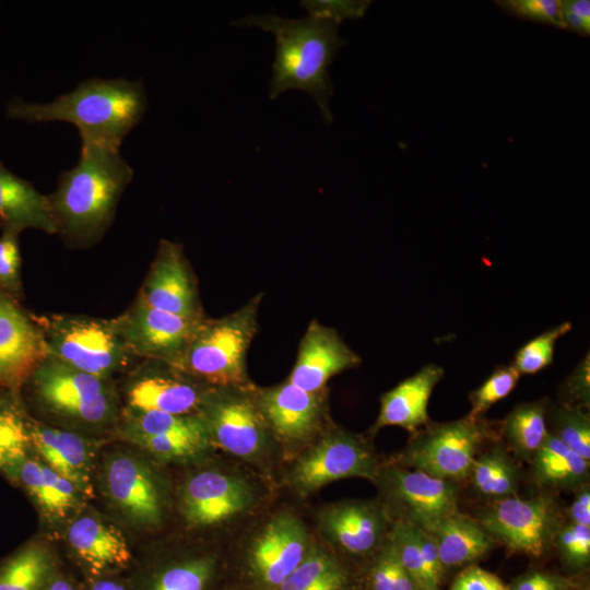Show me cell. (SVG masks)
Returning a JSON list of instances; mask_svg holds the SVG:
<instances>
[{"mask_svg":"<svg viewBox=\"0 0 590 590\" xmlns=\"http://www.w3.org/2000/svg\"><path fill=\"white\" fill-rule=\"evenodd\" d=\"M146 109L148 97L141 81L93 78L49 103L14 98L7 104L5 114L10 119L32 123L70 122L78 128L81 144L119 149Z\"/></svg>","mask_w":590,"mask_h":590,"instance_id":"obj_1","label":"cell"},{"mask_svg":"<svg viewBox=\"0 0 590 590\" xmlns=\"http://www.w3.org/2000/svg\"><path fill=\"white\" fill-rule=\"evenodd\" d=\"M240 27H259L275 36V58L269 85V98L290 90L307 93L317 104L326 125L333 117L329 101L333 94L329 68L346 42L339 25L311 16L284 19L275 14L247 15L232 22Z\"/></svg>","mask_w":590,"mask_h":590,"instance_id":"obj_2","label":"cell"},{"mask_svg":"<svg viewBox=\"0 0 590 590\" xmlns=\"http://www.w3.org/2000/svg\"><path fill=\"white\" fill-rule=\"evenodd\" d=\"M133 175L119 149L81 144L78 164L61 173L49 196L57 233L74 245L98 239L109 227Z\"/></svg>","mask_w":590,"mask_h":590,"instance_id":"obj_3","label":"cell"},{"mask_svg":"<svg viewBox=\"0 0 590 590\" xmlns=\"http://www.w3.org/2000/svg\"><path fill=\"white\" fill-rule=\"evenodd\" d=\"M262 298L258 293L228 315L204 317L174 367L211 388L250 386L247 353L258 330Z\"/></svg>","mask_w":590,"mask_h":590,"instance_id":"obj_4","label":"cell"},{"mask_svg":"<svg viewBox=\"0 0 590 590\" xmlns=\"http://www.w3.org/2000/svg\"><path fill=\"white\" fill-rule=\"evenodd\" d=\"M48 356L86 374L107 379L131 353L113 320L57 315L37 321Z\"/></svg>","mask_w":590,"mask_h":590,"instance_id":"obj_5","label":"cell"},{"mask_svg":"<svg viewBox=\"0 0 590 590\" xmlns=\"http://www.w3.org/2000/svg\"><path fill=\"white\" fill-rule=\"evenodd\" d=\"M34 391L49 411L84 425L111 420L115 402L107 379H103L50 356L32 374Z\"/></svg>","mask_w":590,"mask_h":590,"instance_id":"obj_6","label":"cell"},{"mask_svg":"<svg viewBox=\"0 0 590 590\" xmlns=\"http://www.w3.org/2000/svg\"><path fill=\"white\" fill-rule=\"evenodd\" d=\"M486 437L481 418L465 416L428 425L412 439L401 463L429 475L458 482L470 475L477 451Z\"/></svg>","mask_w":590,"mask_h":590,"instance_id":"obj_7","label":"cell"},{"mask_svg":"<svg viewBox=\"0 0 590 590\" xmlns=\"http://www.w3.org/2000/svg\"><path fill=\"white\" fill-rule=\"evenodd\" d=\"M252 385L209 388L200 406L211 445L240 458L263 451L272 436L256 403Z\"/></svg>","mask_w":590,"mask_h":590,"instance_id":"obj_8","label":"cell"},{"mask_svg":"<svg viewBox=\"0 0 590 590\" xmlns=\"http://www.w3.org/2000/svg\"><path fill=\"white\" fill-rule=\"evenodd\" d=\"M476 521L493 541L532 557L546 552L560 526L557 505L550 495L499 498Z\"/></svg>","mask_w":590,"mask_h":590,"instance_id":"obj_9","label":"cell"},{"mask_svg":"<svg viewBox=\"0 0 590 590\" xmlns=\"http://www.w3.org/2000/svg\"><path fill=\"white\" fill-rule=\"evenodd\" d=\"M378 472L374 453L361 438L339 428H328L297 460L291 482L297 491L307 494L349 477L376 481Z\"/></svg>","mask_w":590,"mask_h":590,"instance_id":"obj_10","label":"cell"},{"mask_svg":"<svg viewBox=\"0 0 590 590\" xmlns=\"http://www.w3.org/2000/svg\"><path fill=\"white\" fill-rule=\"evenodd\" d=\"M376 481L399 515L398 520L425 531L458 511L456 482L400 465L379 470Z\"/></svg>","mask_w":590,"mask_h":590,"instance_id":"obj_11","label":"cell"},{"mask_svg":"<svg viewBox=\"0 0 590 590\" xmlns=\"http://www.w3.org/2000/svg\"><path fill=\"white\" fill-rule=\"evenodd\" d=\"M204 317L174 315L153 308L138 298L114 322L131 355L176 366Z\"/></svg>","mask_w":590,"mask_h":590,"instance_id":"obj_12","label":"cell"},{"mask_svg":"<svg viewBox=\"0 0 590 590\" xmlns=\"http://www.w3.org/2000/svg\"><path fill=\"white\" fill-rule=\"evenodd\" d=\"M256 403L272 436L296 444L321 430L326 415L324 391L309 392L290 381L252 388Z\"/></svg>","mask_w":590,"mask_h":590,"instance_id":"obj_13","label":"cell"},{"mask_svg":"<svg viewBox=\"0 0 590 590\" xmlns=\"http://www.w3.org/2000/svg\"><path fill=\"white\" fill-rule=\"evenodd\" d=\"M146 305L187 318L204 317L197 280L178 243L162 239L138 297Z\"/></svg>","mask_w":590,"mask_h":590,"instance_id":"obj_14","label":"cell"},{"mask_svg":"<svg viewBox=\"0 0 590 590\" xmlns=\"http://www.w3.org/2000/svg\"><path fill=\"white\" fill-rule=\"evenodd\" d=\"M308 551V533L304 523L291 512H281L268 522L255 540L249 567L266 590H279Z\"/></svg>","mask_w":590,"mask_h":590,"instance_id":"obj_15","label":"cell"},{"mask_svg":"<svg viewBox=\"0 0 590 590\" xmlns=\"http://www.w3.org/2000/svg\"><path fill=\"white\" fill-rule=\"evenodd\" d=\"M209 388L167 363L148 361L128 388V404L143 411L199 414Z\"/></svg>","mask_w":590,"mask_h":590,"instance_id":"obj_16","label":"cell"},{"mask_svg":"<svg viewBox=\"0 0 590 590\" xmlns=\"http://www.w3.org/2000/svg\"><path fill=\"white\" fill-rule=\"evenodd\" d=\"M359 364V355L335 329L312 319L302 337L287 381L309 392H321L333 376Z\"/></svg>","mask_w":590,"mask_h":590,"instance_id":"obj_17","label":"cell"},{"mask_svg":"<svg viewBox=\"0 0 590 590\" xmlns=\"http://www.w3.org/2000/svg\"><path fill=\"white\" fill-rule=\"evenodd\" d=\"M252 500L251 486L244 479L204 471L186 483L181 508L190 524L208 527L239 515L250 507Z\"/></svg>","mask_w":590,"mask_h":590,"instance_id":"obj_18","label":"cell"},{"mask_svg":"<svg viewBox=\"0 0 590 590\" xmlns=\"http://www.w3.org/2000/svg\"><path fill=\"white\" fill-rule=\"evenodd\" d=\"M107 494L134 524L153 527L162 519V498L151 470L130 455H115L105 464Z\"/></svg>","mask_w":590,"mask_h":590,"instance_id":"obj_19","label":"cell"},{"mask_svg":"<svg viewBox=\"0 0 590 590\" xmlns=\"http://www.w3.org/2000/svg\"><path fill=\"white\" fill-rule=\"evenodd\" d=\"M47 356L37 321L0 291V379L15 386L31 377Z\"/></svg>","mask_w":590,"mask_h":590,"instance_id":"obj_20","label":"cell"},{"mask_svg":"<svg viewBox=\"0 0 590 590\" xmlns=\"http://www.w3.org/2000/svg\"><path fill=\"white\" fill-rule=\"evenodd\" d=\"M387 510L376 503L344 502L321 515V529L346 553L363 555L377 548L387 531Z\"/></svg>","mask_w":590,"mask_h":590,"instance_id":"obj_21","label":"cell"},{"mask_svg":"<svg viewBox=\"0 0 590 590\" xmlns=\"http://www.w3.org/2000/svg\"><path fill=\"white\" fill-rule=\"evenodd\" d=\"M444 374L441 366L427 364L385 392L380 398V409L371 433L387 426L417 433L421 427L427 426L429 399Z\"/></svg>","mask_w":590,"mask_h":590,"instance_id":"obj_22","label":"cell"},{"mask_svg":"<svg viewBox=\"0 0 590 590\" xmlns=\"http://www.w3.org/2000/svg\"><path fill=\"white\" fill-rule=\"evenodd\" d=\"M0 225L20 233L26 228L57 233L49 196L40 193L0 162Z\"/></svg>","mask_w":590,"mask_h":590,"instance_id":"obj_23","label":"cell"},{"mask_svg":"<svg viewBox=\"0 0 590 590\" xmlns=\"http://www.w3.org/2000/svg\"><path fill=\"white\" fill-rule=\"evenodd\" d=\"M32 446L46 465L69 480L81 494L93 495L88 445L74 433L42 425L28 426Z\"/></svg>","mask_w":590,"mask_h":590,"instance_id":"obj_24","label":"cell"},{"mask_svg":"<svg viewBox=\"0 0 590 590\" xmlns=\"http://www.w3.org/2000/svg\"><path fill=\"white\" fill-rule=\"evenodd\" d=\"M75 554L95 574L123 568L131 560L127 540L115 526L95 516H82L68 529Z\"/></svg>","mask_w":590,"mask_h":590,"instance_id":"obj_25","label":"cell"},{"mask_svg":"<svg viewBox=\"0 0 590 590\" xmlns=\"http://www.w3.org/2000/svg\"><path fill=\"white\" fill-rule=\"evenodd\" d=\"M387 538L417 589H439L446 570L427 531L397 520Z\"/></svg>","mask_w":590,"mask_h":590,"instance_id":"obj_26","label":"cell"},{"mask_svg":"<svg viewBox=\"0 0 590 590\" xmlns=\"http://www.w3.org/2000/svg\"><path fill=\"white\" fill-rule=\"evenodd\" d=\"M427 532L436 544L445 570L480 559L494 544L476 520L459 511L446 517Z\"/></svg>","mask_w":590,"mask_h":590,"instance_id":"obj_27","label":"cell"},{"mask_svg":"<svg viewBox=\"0 0 590 590\" xmlns=\"http://www.w3.org/2000/svg\"><path fill=\"white\" fill-rule=\"evenodd\" d=\"M531 461L532 477L543 487L579 488L586 485L589 477L590 461L550 432Z\"/></svg>","mask_w":590,"mask_h":590,"instance_id":"obj_28","label":"cell"},{"mask_svg":"<svg viewBox=\"0 0 590 590\" xmlns=\"http://www.w3.org/2000/svg\"><path fill=\"white\" fill-rule=\"evenodd\" d=\"M20 477L42 510L49 517L66 518L78 504V488L48 465L27 460L20 467Z\"/></svg>","mask_w":590,"mask_h":590,"instance_id":"obj_29","label":"cell"},{"mask_svg":"<svg viewBox=\"0 0 590 590\" xmlns=\"http://www.w3.org/2000/svg\"><path fill=\"white\" fill-rule=\"evenodd\" d=\"M547 402L539 400L515 406L502 424V434L509 448L521 459L531 460L545 440Z\"/></svg>","mask_w":590,"mask_h":590,"instance_id":"obj_30","label":"cell"},{"mask_svg":"<svg viewBox=\"0 0 590 590\" xmlns=\"http://www.w3.org/2000/svg\"><path fill=\"white\" fill-rule=\"evenodd\" d=\"M122 434L130 441L155 436H192L210 439L205 423L199 414L178 415L130 408L125 413Z\"/></svg>","mask_w":590,"mask_h":590,"instance_id":"obj_31","label":"cell"},{"mask_svg":"<svg viewBox=\"0 0 590 590\" xmlns=\"http://www.w3.org/2000/svg\"><path fill=\"white\" fill-rule=\"evenodd\" d=\"M52 568L48 550L37 543L28 544L0 566V590H40Z\"/></svg>","mask_w":590,"mask_h":590,"instance_id":"obj_32","label":"cell"},{"mask_svg":"<svg viewBox=\"0 0 590 590\" xmlns=\"http://www.w3.org/2000/svg\"><path fill=\"white\" fill-rule=\"evenodd\" d=\"M347 583L345 569L333 556L309 547L305 558L279 590H345Z\"/></svg>","mask_w":590,"mask_h":590,"instance_id":"obj_33","label":"cell"},{"mask_svg":"<svg viewBox=\"0 0 590 590\" xmlns=\"http://www.w3.org/2000/svg\"><path fill=\"white\" fill-rule=\"evenodd\" d=\"M469 476L474 488L485 496L505 498L517 489L518 470L500 446L476 456Z\"/></svg>","mask_w":590,"mask_h":590,"instance_id":"obj_34","label":"cell"},{"mask_svg":"<svg viewBox=\"0 0 590 590\" xmlns=\"http://www.w3.org/2000/svg\"><path fill=\"white\" fill-rule=\"evenodd\" d=\"M553 435L580 457L590 461V416L586 409L557 404L547 408Z\"/></svg>","mask_w":590,"mask_h":590,"instance_id":"obj_35","label":"cell"},{"mask_svg":"<svg viewBox=\"0 0 590 590\" xmlns=\"http://www.w3.org/2000/svg\"><path fill=\"white\" fill-rule=\"evenodd\" d=\"M565 321L523 344L515 354L511 366L521 375H534L550 366L554 361L557 341L571 330Z\"/></svg>","mask_w":590,"mask_h":590,"instance_id":"obj_36","label":"cell"},{"mask_svg":"<svg viewBox=\"0 0 590 590\" xmlns=\"http://www.w3.org/2000/svg\"><path fill=\"white\" fill-rule=\"evenodd\" d=\"M31 445L28 426L19 413L7 405H0V468L19 465Z\"/></svg>","mask_w":590,"mask_h":590,"instance_id":"obj_37","label":"cell"},{"mask_svg":"<svg viewBox=\"0 0 590 590\" xmlns=\"http://www.w3.org/2000/svg\"><path fill=\"white\" fill-rule=\"evenodd\" d=\"M369 590H416L392 544L386 539L368 571Z\"/></svg>","mask_w":590,"mask_h":590,"instance_id":"obj_38","label":"cell"},{"mask_svg":"<svg viewBox=\"0 0 590 590\" xmlns=\"http://www.w3.org/2000/svg\"><path fill=\"white\" fill-rule=\"evenodd\" d=\"M213 567L210 557L175 564L157 576L152 590H204Z\"/></svg>","mask_w":590,"mask_h":590,"instance_id":"obj_39","label":"cell"},{"mask_svg":"<svg viewBox=\"0 0 590 590\" xmlns=\"http://www.w3.org/2000/svg\"><path fill=\"white\" fill-rule=\"evenodd\" d=\"M519 378L520 375L511 365L496 367L479 388L471 391L468 416L481 418L495 403L510 394Z\"/></svg>","mask_w":590,"mask_h":590,"instance_id":"obj_40","label":"cell"},{"mask_svg":"<svg viewBox=\"0 0 590 590\" xmlns=\"http://www.w3.org/2000/svg\"><path fill=\"white\" fill-rule=\"evenodd\" d=\"M553 543L568 566L585 568L590 560V527L567 522L559 526Z\"/></svg>","mask_w":590,"mask_h":590,"instance_id":"obj_41","label":"cell"},{"mask_svg":"<svg viewBox=\"0 0 590 590\" xmlns=\"http://www.w3.org/2000/svg\"><path fill=\"white\" fill-rule=\"evenodd\" d=\"M371 1L365 0H305L303 8L311 17L326 20L340 25L345 20L359 19L365 15Z\"/></svg>","mask_w":590,"mask_h":590,"instance_id":"obj_42","label":"cell"},{"mask_svg":"<svg viewBox=\"0 0 590 590\" xmlns=\"http://www.w3.org/2000/svg\"><path fill=\"white\" fill-rule=\"evenodd\" d=\"M17 233L3 231L0 236V291L10 295L21 292V256Z\"/></svg>","mask_w":590,"mask_h":590,"instance_id":"obj_43","label":"cell"},{"mask_svg":"<svg viewBox=\"0 0 590 590\" xmlns=\"http://www.w3.org/2000/svg\"><path fill=\"white\" fill-rule=\"evenodd\" d=\"M497 3L517 16L564 28L560 0H505Z\"/></svg>","mask_w":590,"mask_h":590,"instance_id":"obj_44","label":"cell"},{"mask_svg":"<svg viewBox=\"0 0 590 590\" xmlns=\"http://www.w3.org/2000/svg\"><path fill=\"white\" fill-rule=\"evenodd\" d=\"M563 404L589 409L590 356L589 352L577 364L562 386Z\"/></svg>","mask_w":590,"mask_h":590,"instance_id":"obj_45","label":"cell"},{"mask_svg":"<svg viewBox=\"0 0 590 590\" xmlns=\"http://www.w3.org/2000/svg\"><path fill=\"white\" fill-rule=\"evenodd\" d=\"M448 590H510L498 576L477 565L461 570Z\"/></svg>","mask_w":590,"mask_h":590,"instance_id":"obj_46","label":"cell"},{"mask_svg":"<svg viewBox=\"0 0 590 590\" xmlns=\"http://www.w3.org/2000/svg\"><path fill=\"white\" fill-rule=\"evenodd\" d=\"M560 15L564 28L583 36L590 34L589 0H560Z\"/></svg>","mask_w":590,"mask_h":590,"instance_id":"obj_47","label":"cell"},{"mask_svg":"<svg viewBox=\"0 0 590 590\" xmlns=\"http://www.w3.org/2000/svg\"><path fill=\"white\" fill-rule=\"evenodd\" d=\"M510 590H569L570 582L555 574L534 570L519 577Z\"/></svg>","mask_w":590,"mask_h":590,"instance_id":"obj_48","label":"cell"},{"mask_svg":"<svg viewBox=\"0 0 590 590\" xmlns=\"http://www.w3.org/2000/svg\"><path fill=\"white\" fill-rule=\"evenodd\" d=\"M569 521L575 524L590 527V489L589 486L579 487L569 509Z\"/></svg>","mask_w":590,"mask_h":590,"instance_id":"obj_49","label":"cell"},{"mask_svg":"<svg viewBox=\"0 0 590 590\" xmlns=\"http://www.w3.org/2000/svg\"><path fill=\"white\" fill-rule=\"evenodd\" d=\"M91 590H126L122 585L114 580L101 579L95 581Z\"/></svg>","mask_w":590,"mask_h":590,"instance_id":"obj_50","label":"cell"},{"mask_svg":"<svg viewBox=\"0 0 590 590\" xmlns=\"http://www.w3.org/2000/svg\"><path fill=\"white\" fill-rule=\"evenodd\" d=\"M40 590H75L74 587L67 580L58 579L47 582Z\"/></svg>","mask_w":590,"mask_h":590,"instance_id":"obj_51","label":"cell"},{"mask_svg":"<svg viewBox=\"0 0 590 590\" xmlns=\"http://www.w3.org/2000/svg\"><path fill=\"white\" fill-rule=\"evenodd\" d=\"M416 590H439V589H416Z\"/></svg>","mask_w":590,"mask_h":590,"instance_id":"obj_52","label":"cell"},{"mask_svg":"<svg viewBox=\"0 0 590 590\" xmlns=\"http://www.w3.org/2000/svg\"><path fill=\"white\" fill-rule=\"evenodd\" d=\"M580 590H589V588H588V587H587V588L585 587V588H582V589H580Z\"/></svg>","mask_w":590,"mask_h":590,"instance_id":"obj_53","label":"cell"}]
</instances>
